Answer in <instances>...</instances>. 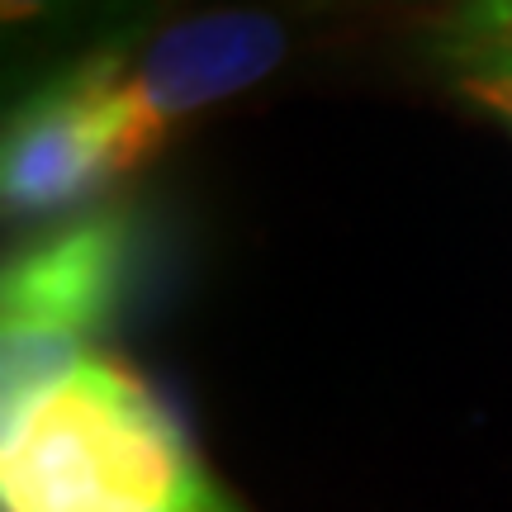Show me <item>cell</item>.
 Returning a JSON list of instances; mask_svg holds the SVG:
<instances>
[{
    "instance_id": "obj_1",
    "label": "cell",
    "mask_w": 512,
    "mask_h": 512,
    "mask_svg": "<svg viewBox=\"0 0 512 512\" xmlns=\"http://www.w3.org/2000/svg\"><path fill=\"white\" fill-rule=\"evenodd\" d=\"M0 512H247L138 370L91 361L5 408Z\"/></svg>"
},
{
    "instance_id": "obj_2",
    "label": "cell",
    "mask_w": 512,
    "mask_h": 512,
    "mask_svg": "<svg viewBox=\"0 0 512 512\" xmlns=\"http://www.w3.org/2000/svg\"><path fill=\"white\" fill-rule=\"evenodd\" d=\"M294 19L280 5H204L105 48L119 176L143 171L185 124L247 95L290 57Z\"/></svg>"
},
{
    "instance_id": "obj_3",
    "label": "cell",
    "mask_w": 512,
    "mask_h": 512,
    "mask_svg": "<svg viewBox=\"0 0 512 512\" xmlns=\"http://www.w3.org/2000/svg\"><path fill=\"white\" fill-rule=\"evenodd\" d=\"M133 266V223L95 209L5 261L0 275V413L67 380L95 356Z\"/></svg>"
},
{
    "instance_id": "obj_4",
    "label": "cell",
    "mask_w": 512,
    "mask_h": 512,
    "mask_svg": "<svg viewBox=\"0 0 512 512\" xmlns=\"http://www.w3.org/2000/svg\"><path fill=\"white\" fill-rule=\"evenodd\" d=\"M119 181L105 48L10 100L0 138V200L10 223L67 214Z\"/></svg>"
},
{
    "instance_id": "obj_5",
    "label": "cell",
    "mask_w": 512,
    "mask_h": 512,
    "mask_svg": "<svg viewBox=\"0 0 512 512\" xmlns=\"http://www.w3.org/2000/svg\"><path fill=\"white\" fill-rule=\"evenodd\" d=\"M152 10L157 0H0V67L10 100L147 29Z\"/></svg>"
},
{
    "instance_id": "obj_6",
    "label": "cell",
    "mask_w": 512,
    "mask_h": 512,
    "mask_svg": "<svg viewBox=\"0 0 512 512\" xmlns=\"http://www.w3.org/2000/svg\"><path fill=\"white\" fill-rule=\"evenodd\" d=\"M432 76L465 110H475L512 138V38L441 24L432 34Z\"/></svg>"
},
{
    "instance_id": "obj_7",
    "label": "cell",
    "mask_w": 512,
    "mask_h": 512,
    "mask_svg": "<svg viewBox=\"0 0 512 512\" xmlns=\"http://www.w3.org/2000/svg\"><path fill=\"white\" fill-rule=\"evenodd\" d=\"M451 29H470V34L512 38V0H451Z\"/></svg>"
}]
</instances>
